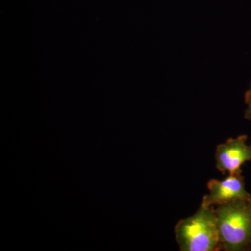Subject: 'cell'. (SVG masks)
<instances>
[{
    "label": "cell",
    "instance_id": "8992f818",
    "mask_svg": "<svg viewBox=\"0 0 251 251\" xmlns=\"http://www.w3.org/2000/svg\"><path fill=\"white\" fill-rule=\"evenodd\" d=\"M249 251H251V246L250 249H249Z\"/></svg>",
    "mask_w": 251,
    "mask_h": 251
},
{
    "label": "cell",
    "instance_id": "5b68a950",
    "mask_svg": "<svg viewBox=\"0 0 251 251\" xmlns=\"http://www.w3.org/2000/svg\"><path fill=\"white\" fill-rule=\"evenodd\" d=\"M245 103H247L248 107L244 112V118L251 120V82L250 88L245 94Z\"/></svg>",
    "mask_w": 251,
    "mask_h": 251
},
{
    "label": "cell",
    "instance_id": "277c9868",
    "mask_svg": "<svg viewBox=\"0 0 251 251\" xmlns=\"http://www.w3.org/2000/svg\"><path fill=\"white\" fill-rule=\"evenodd\" d=\"M247 135H239L216 147V167L223 174L242 171L241 166L245 162L251 161V145H247Z\"/></svg>",
    "mask_w": 251,
    "mask_h": 251
},
{
    "label": "cell",
    "instance_id": "6da1fadb",
    "mask_svg": "<svg viewBox=\"0 0 251 251\" xmlns=\"http://www.w3.org/2000/svg\"><path fill=\"white\" fill-rule=\"evenodd\" d=\"M175 232L181 251L223 250L213 206L201 204L196 214L176 225Z\"/></svg>",
    "mask_w": 251,
    "mask_h": 251
},
{
    "label": "cell",
    "instance_id": "3957f363",
    "mask_svg": "<svg viewBox=\"0 0 251 251\" xmlns=\"http://www.w3.org/2000/svg\"><path fill=\"white\" fill-rule=\"evenodd\" d=\"M207 188L209 193L203 197V205H219L237 199L251 201V194L246 190L242 171L229 175L222 181L211 179L208 182Z\"/></svg>",
    "mask_w": 251,
    "mask_h": 251
},
{
    "label": "cell",
    "instance_id": "7a4b0ae2",
    "mask_svg": "<svg viewBox=\"0 0 251 251\" xmlns=\"http://www.w3.org/2000/svg\"><path fill=\"white\" fill-rule=\"evenodd\" d=\"M215 212L223 250L249 251L251 246V201L234 200L217 205Z\"/></svg>",
    "mask_w": 251,
    "mask_h": 251
}]
</instances>
